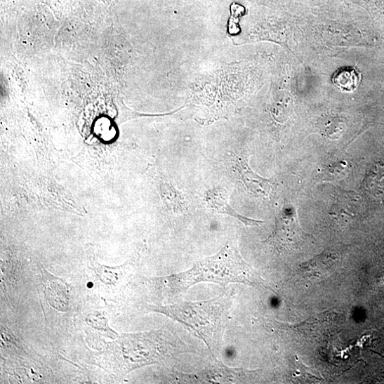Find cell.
<instances>
[{
  "mask_svg": "<svg viewBox=\"0 0 384 384\" xmlns=\"http://www.w3.org/2000/svg\"><path fill=\"white\" fill-rule=\"evenodd\" d=\"M179 343L168 331L124 335L108 349L122 373L157 363L180 350Z\"/></svg>",
  "mask_w": 384,
  "mask_h": 384,
  "instance_id": "cell-3",
  "label": "cell"
},
{
  "mask_svg": "<svg viewBox=\"0 0 384 384\" xmlns=\"http://www.w3.org/2000/svg\"><path fill=\"white\" fill-rule=\"evenodd\" d=\"M362 81L361 73L352 67L338 70L333 77L336 88L345 93H352L358 88Z\"/></svg>",
  "mask_w": 384,
  "mask_h": 384,
  "instance_id": "cell-9",
  "label": "cell"
},
{
  "mask_svg": "<svg viewBox=\"0 0 384 384\" xmlns=\"http://www.w3.org/2000/svg\"><path fill=\"white\" fill-rule=\"evenodd\" d=\"M229 198L227 190L222 188L213 189L206 196L207 204L214 211L233 216L246 227L259 226L264 223L240 214L230 204Z\"/></svg>",
  "mask_w": 384,
  "mask_h": 384,
  "instance_id": "cell-5",
  "label": "cell"
},
{
  "mask_svg": "<svg viewBox=\"0 0 384 384\" xmlns=\"http://www.w3.org/2000/svg\"><path fill=\"white\" fill-rule=\"evenodd\" d=\"M45 297L50 305L58 310L66 311L69 307L68 289L64 282L55 278L47 272H42Z\"/></svg>",
  "mask_w": 384,
  "mask_h": 384,
  "instance_id": "cell-7",
  "label": "cell"
},
{
  "mask_svg": "<svg viewBox=\"0 0 384 384\" xmlns=\"http://www.w3.org/2000/svg\"><path fill=\"white\" fill-rule=\"evenodd\" d=\"M87 322L93 327L102 329L104 331L109 330L105 319L100 316H95V315H88Z\"/></svg>",
  "mask_w": 384,
  "mask_h": 384,
  "instance_id": "cell-12",
  "label": "cell"
},
{
  "mask_svg": "<svg viewBox=\"0 0 384 384\" xmlns=\"http://www.w3.org/2000/svg\"><path fill=\"white\" fill-rule=\"evenodd\" d=\"M233 303L232 294L201 302L166 306L150 305L151 311L163 314L190 329L214 355L220 350Z\"/></svg>",
  "mask_w": 384,
  "mask_h": 384,
  "instance_id": "cell-2",
  "label": "cell"
},
{
  "mask_svg": "<svg viewBox=\"0 0 384 384\" xmlns=\"http://www.w3.org/2000/svg\"><path fill=\"white\" fill-rule=\"evenodd\" d=\"M245 376L243 369H230L223 363L217 362L216 365L210 370L202 372V375L198 376L200 380L207 383H226L237 380L240 376Z\"/></svg>",
  "mask_w": 384,
  "mask_h": 384,
  "instance_id": "cell-8",
  "label": "cell"
},
{
  "mask_svg": "<svg viewBox=\"0 0 384 384\" xmlns=\"http://www.w3.org/2000/svg\"><path fill=\"white\" fill-rule=\"evenodd\" d=\"M164 289L178 294L201 282L223 286L243 284L265 286L258 274L241 257L237 244L229 243L217 254L202 260L191 269L161 279Z\"/></svg>",
  "mask_w": 384,
  "mask_h": 384,
  "instance_id": "cell-1",
  "label": "cell"
},
{
  "mask_svg": "<svg viewBox=\"0 0 384 384\" xmlns=\"http://www.w3.org/2000/svg\"><path fill=\"white\" fill-rule=\"evenodd\" d=\"M312 239L301 228L296 209L288 206L278 216L276 229L266 242L280 252H292L301 249Z\"/></svg>",
  "mask_w": 384,
  "mask_h": 384,
  "instance_id": "cell-4",
  "label": "cell"
},
{
  "mask_svg": "<svg viewBox=\"0 0 384 384\" xmlns=\"http://www.w3.org/2000/svg\"><path fill=\"white\" fill-rule=\"evenodd\" d=\"M236 166L245 187L250 193L263 199L270 197L272 188L269 180L256 174L244 159L239 158Z\"/></svg>",
  "mask_w": 384,
  "mask_h": 384,
  "instance_id": "cell-6",
  "label": "cell"
},
{
  "mask_svg": "<svg viewBox=\"0 0 384 384\" xmlns=\"http://www.w3.org/2000/svg\"><path fill=\"white\" fill-rule=\"evenodd\" d=\"M164 197L168 206L174 211L185 210L186 206L181 194L172 186L167 185L162 187Z\"/></svg>",
  "mask_w": 384,
  "mask_h": 384,
  "instance_id": "cell-11",
  "label": "cell"
},
{
  "mask_svg": "<svg viewBox=\"0 0 384 384\" xmlns=\"http://www.w3.org/2000/svg\"><path fill=\"white\" fill-rule=\"evenodd\" d=\"M93 265L100 282L107 286L118 284L124 277L125 268L123 266L112 269L99 264L94 265L93 263Z\"/></svg>",
  "mask_w": 384,
  "mask_h": 384,
  "instance_id": "cell-10",
  "label": "cell"
}]
</instances>
